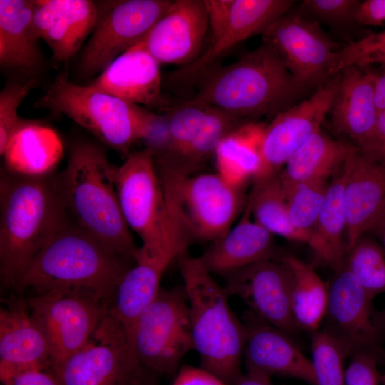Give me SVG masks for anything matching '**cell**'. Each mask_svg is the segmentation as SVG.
Instances as JSON below:
<instances>
[{
    "label": "cell",
    "mask_w": 385,
    "mask_h": 385,
    "mask_svg": "<svg viewBox=\"0 0 385 385\" xmlns=\"http://www.w3.org/2000/svg\"><path fill=\"white\" fill-rule=\"evenodd\" d=\"M70 220L56 174L31 176L1 170L0 274L18 292L29 265Z\"/></svg>",
    "instance_id": "6da1fadb"
},
{
    "label": "cell",
    "mask_w": 385,
    "mask_h": 385,
    "mask_svg": "<svg viewBox=\"0 0 385 385\" xmlns=\"http://www.w3.org/2000/svg\"><path fill=\"white\" fill-rule=\"evenodd\" d=\"M132 262L69 220L32 260L18 292L73 293L109 306Z\"/></svg>",
    "instance_id": "7a4b0ae2"
},
{
    "label": "cell",
    "mask_w": 385,
    "mask_h": 385,
    "mask_svg": "<svg viewBox=\"0 0 385 385\" xmlns=\"http://www.w3.org/2000/svg\"><path fill=\"white\" fill-rule=\"evenodd\" d=\"M115 169L99 146L79 142L73 145L56 181L70 220L114 253L135 262L139 247L121 212Z\"/></svg>",
    "instance_id": "3957f363"
},
{
    "label": "cell",
    "mask_w": 385,
    "mask_h": 385,
    "mask_svg": "<svg viewBox=\"0 0 385 385\" xmlns=\"http://www.w3.org/2000/svg\"><path fill=\"white\" fill-rule=\"evenodd\" d=\"M197 83L193 98L245 122L274 117L309 91L294 80L273 46L263 40L237 61L214 67Z\"/></svg>",
    "instance_id": "277c9868"
},
{
    "label": "cell",
    "mask_w": 385,
    "mask_h": 385,
    "mask_svg": "<svg viewBox=\"0 0 385 385\" xmlns=\"http://www.w3.org/2000/svg\"><path fill=\"white\" fill-rule=\"evenodd\" d=\"M177 260L200 367L226 384L235 385L242 375L247 327L231 309L224 287L216 282L199 257L186 251Z\"/></svg>",
    "instance_id": "5b68a950"
},
{
    "label": "cell",
    "mask_w": 385,
    "mask_h": 385,
    "mask_svg": "<svg viewBox=\"0 0 385 385\" xmlns=\"http://www.w3.org/2000/svg\"><path fill=\"white\" fill-rule=\"evenodd\" d=\"M66 115L98 139L122 154L148 135L158 114L139 105L59 75L34 105Z\"/></svg>",
    "instance_id": "8992f818"
},
{
    "label": "cell",
    "mask_w": 385,
    "mask_h": 385,
    "mask_svg": "<svg viewBox=\"0 0 385 385\" xmlns=\"http://www.w3.org/2000/svg\"><path fill=\"white\" fill-rule=\"evenodd\" d=\"M115 188L123 217L141 239L140 252L178 257L189 240L170 218L151 153H130L115 169Z\"/></svg>",
    "instance_id": "52a82bcc"
},
{
    "label": "cell",
    "mask_w": 385,
    "mask_h": 385,
    "mask_svg": "<svg viewBox=\"0 0 385 385\" xmlns=\"http://www.w3.org/2000/svg\"><path fill=\"white\" fill-rule=\"evenodd\" d=\"M156 170L168 214L190 242L212 243L232 227L244 204L242 190L217 173L186 175Z\"/></svg>",
    "instance_id": "ba28073f"
},
{
    "label": "cell",
    "mask_w": 385,
    "mask_h": 385,
    "mask_svg": "<svg viewBox=\"0 0 385 385\" xmlns=\"http://www.w3.org/2000/svg\"><path fill=\"white\" fill-rule=\"evenodd\" d=\"M133 348L140 366L173 376L194 349L189 306L183 286L160 288L136 324Z\"/></svg>",
    "instance_id": "9c48e42d"
},
{
    "label": "cell",
    "mask_w": 385,
    "mask_h": 385,
    "mask_svg": "<svg viewBox=\"0 0 385 385\" xmlns=\"http://www.w3.org/2000/svg\"><path fill=\"white\" fill-rule=\"evenodd\" d=\"M52 371L62 385H135L143 368L108 309L88 342Z\"/></svg>",
    "instance_id": "30bf717a"
},
{
    "label": "cell",
    "mask_w": 385,
    "mask_h": 385,
    "mask_svg": "<svg viewBox=\"0 0 385 385\" xmlns=\"http://www.w3.org/2000/svg\"><path fill=\"white\" fill-rule=\"evenodd\" d=\"M170 0H121L98 3V16L81 56V71H103L149 33L170 6Z\"/></svg>",
    "instance_id": "8fae6325"
},
{
    "label": "cell",
    "mask_w": 385,
    "mask_h": 385,
    "mask_svg": "<svg viewBox=\"0 0 385 385\" xmlns=\"http://www.w3.org/2000/svg\"><path fill=\"white\" fill-rule=\"evenodd\" d=\"M25 299L48 343L52 368L88 342L108 309L93 298L58 291Z\"/></svg>",
    "instance_id": "7c38bea8"
},
{
    "label": "cell",
    "mask_w": 385,
    "mask_h": 385,
    "mask_svg": "<svg viewBox=\"0 0 385 385\" xmlns=\"http://www.w3.org/2000/svg\"><path fill=\"white\" fill-rule=\"evenodd\" d=\"M339 82V73L319 85L308 98L277 113L265 126L260 168L253 180L280 172L296 150L321 129L332 108Z\"/></svg>",
    "instance_id": "4fadbf2b"
},
{
    "label": "cell",
    "mask_w": 385,
    "mask_h": 385,
    "mask_svg": "<svg viewBox=\"0 0 385 385\" xmlns=\"http://www.w3.org/2000/svg\"><path fill=\"white\" fill-rule=\"evenodd\" d=\"M273 46L294 80L310 89L329 78L338 48L317 23L299 14L287 12L262 34Z\"/></svg>",
    "instance_id": "5bb4252c"
},
{
    "label": "cell",
    "mask_w": 385,
    "mask_h": 385,
    "mask_svg": "<svg viewBox=\"0 0 385 385\" xmlns=\"http://www.w3.org/2000/svg\"><path fill=\"white\" fill-rule=\"evenodd\" d=\"M359 282L344 266L336 271L328 287L324 332L339 346L345 357L374 350L381 324Z\"/></svg>",
    "instance_id": "9a60e30c"
},
{
    "label": "cell",
    "mask_w": 385,
    "mask_h": 385,
    "mask_svg": "<svg viewBox=\"0 0 385 385\" xmlns=\"http://www.w3.org/2000/svg\"><path fill=\"white\" fill-rule=\"evenodd\" d=\"M294 4L292 0H231L220 24L210 29L207 48L194 62L172 73L170 82L174 86L197 83L222 55L247 38L262 34Z\"/></svg>",
    "instance_id": "2e32d148"
},
{
    "label": "cell",
    "mask_w": 385,
    "mask_h": 385,
    "mask_svg": "<svg viewBox=\"0 0 385 385\" xmlns=\"http://www.w3.org/2000/svg\"><path fill=\"white\" fill-rule=\"evenodd\" d=\"M224 289L241 299L250 314L288 334L299 329L291 304V276L279 260H265L227 276Z\"/></svg>",
    "instance_id": "e0dca14e"
},
{
    "label": "cell",
    "mask_w": 385,
    "mask_h": 385,
    "mask_svg": "<svg viewBox=\"0 0 385 385\" xmlns=\"http://www.w3.org/2000/svg\"><path fill=\"white\" fill-rule=\"evenodd\" d=\"M208 29L205 0H175L142 41L160 64L183 67L201 55Z\"/></svg>",
    "instance_id": "ac0fdd59"
},
{
    "label": "cell",
    "mask_w": 385,
    "mask_h": 385,
    "mask_svg": "<svg viewBox=\"0 0 385 385\" xmlns=\"http://www.w3.org/2000/svg\"><path fill=\"white\" fill-rule=\"evenodd\" d=\"M35 33L57 63L70 60L91 34L98 16V3L91 0L33 1Z\"/></svg>",
    "instance_id": "d6986e66"
},
{
    "label": "cell",
    "mask_w": 385,
    "mask_h": 385,
    "mask_svg": "<svg viewBox=\"0 0 385 385\" xmlns=\"http://www.w3.org/2000/svg\"><path fill=\"white\" fill-rule=\"evenodd\" d=\"M160 63L143 41L114 59L89 85L128 102L166 111Z\"/></svg>",
    "instance_id": "ffe728a7"
},
{
    "label": "cell",
    "mask_w": 385,
    "mask_h": 385,
    "mask_svg": "<svg viewBox=\"0 0 385 385\" xmlns=\"http://www.w3.org/2000/svg\"><path fill=\"white\" fill-rule=\"evenodd\" d=\"M243 352L247 372L279 375L317 385L312 361L286 332L248 314Z\"/></svg>",
    "instance_id": "44dd1931"
},
{
    "label": "cell",
    "mask_w": 385,
    "mask_h": 385,
    "mask_svg": "<svg viewBox=\"0 0 385 385\" xmlns=\"http://www.w3.org/2000/svg\"><path fill=\"white\" fill-rule=\"evenodd\" d=\"M344 189L347 252L385 205V165L351 146Z\"/></svg>",
    "instance_id": "7402d4cb"
},
{
    "label": "cell",
    "mask_w": 385,
    "mask_h": 385,
    "mask_svg": "<svg viewBox=\"0 0 385 385\" xmlns=\"http://www.w3.org/2000/svg\"><path fill=\"white\" fill-rule=\"evenodd\" d=\"M375 71L351 66L339 73L338 90L331 109L336 132L362 147L372 136L379 111L374 94Z\"/></svg>",
    "instance_id": "603a6c76"
},
{
    "label": "cell",
    "mask_w": 385,
    "mask_h": 385,
    "mask_svg": "<svg viewBox=\"0 0 385 385\" xmlns=\"http://www.w3.org/2000/svg\"><path fill=\"white\" fill-rule=\"evenodd\" d=\"M238 223L225 235L211 243L199 257L212 274L226 277L242 268L265 260H277L273 235L250 220V210L245 204Z\"/></svg>",
    "instance_id": "cb8c5ba5"
},
{
    "label": "cell",
    "mask_w": 385,
    "mask_h": 385,
    "mask_svg": "<svg viewBox=\"0 0 385 385\" xmlns=\"http://www.w3.org/2000/svg\"><path fill=\"white\" fill-rule=\"evenodd\" d=\"M4 303L0 308V363L52 370L48 343L26 299L11 297Z\"/></svg>",
    "instance_id": "d4e9b609"
},
{
    "label": "cell",
    "mask_w": 385,
    "mask_h": 385,
    "mask_svg": "<svg viewBox=\"0 0 385 385\" xmlns=\"http://www.w3.org/2000/svg\"><path fill=\"white\" fill-rule=\"evenodd\" d=\"M175 259L170 255H147L138 249L134 265L125 273L116 289L108 312L125 329L132 348L138 320L157 296L161 278Z\"/></svg>",
    "instance_id": "484cf974"
},
{
    "label": "cell",
    "mask_w": 385,
    "mask_h": 385,
    "mask_svg": "<svg viewBox=\"0 0 385 385\" xmlns=\"http://www.w3.org/2000/svg\"><path fill=\"white\" fill-rule=\"evenodd\" d=\"M347 174L346 160L329 183L324 201L307 242L317 261L332 267L335 271L345 266L347 255L344 205V189Z\"/></svg>",
    "instance_id": "4316f807"
},
{
    "label": "cell",
    "mask_w": 385,
    "mask_h": 385,
    "mask_svg": "<svg viewBox=\"0 0 385 385\" xmlns=\"http://www.w3.org/2000/svg\"><path fill=\"white\" fill-rule=\"evenodd\" d=\"M33 1L0 0V63L4 67L31 70L41 56L33 25Z\"/></svg>",
    "instance_id": "83f0119b"
},
{
    "label": "cell",
    "mask_w": 385,
    "mask_h": 385,
    "mask_svg": "<svg viewBox=\"0 0 385 385\" xmlns=\"http://www.w3.org/2000/svg\"><path fill=\"white\" fill-rule=\"evenodd\" d=\"M350 148L320 129L296 150L281 170L284 191L301 182L327 180L344 165Z\"/></svg>",
    "instance_id": "f1b7e54d"
},
{
    "label": "cell",
    "mask_w": 385,
    "mask_h": 385,
    "mask_svg": "<svg viewBox=\"0 0 385 385\" xmlns=\"http://www.w3.org/2000/svg\"><path fill=\"white\" fill-rule=\"evenodd\" d=\"M265 126L244 123L227 134L215 154L217 174L231 186L243 190L260 168V145Z\"/></svg>",
    "instance_id": "f546056e"
},
{
    "label": "cell",
    "mask_w": 385,
    "mask_h": 385,
    "mask_svg": "<svg viewBox=\"0 0 385 385\" xmlns=\"http://www.w3.org/2000/svg\"><path fill=\"white\" fill-rule=\"evenodd\" d=\"M278 260L290 272L291 304L297 326L312 332L318 330L326 314L328 287L312 266L294 255L284 254Z\"/></svg>",
    "instance_id": "4dcf8cb0"
},
{
    "label": "cell",
    "mask_w": 385,
    "mask_h": 385,
    "mask_svg": "<svg viewBox=\"0 0 385 385\" xmlns=\"http://www.w3.org/2000/svg\"><path fill=\"white\" fill-rule=\"evenodd\" d=\"M59 155L60 146L53 134L33 121L14 137L3 155L6 170L39 176L53 173Z\"/></svg>",
    "instance_id": "1f68e13d"
},
{
    "label": "cell",
    "mask_w": 385,
    "mask_h": 385,
    "mask_svg": "<svg viewBox=\"0 0 385 385\" xmlns=\"http://www.w3.org/2000/svg\"><path fill=\"white\" fill-rule=\"evenodd\" d=\"M280 172L253 180L246 205L254 221L272 235L307 243L310 235L297 230L289 221Z\"/></svg>",
    "instance_id": "d6a6232c"
},
{
    "label": "cell",
    "mask_w": 385,
    "mask_h": 385,
    "mask_svg": "<svg viewBox=\"0 0 385 385\" xmlns=\"http://www.w3.org/2000/svg\"><path fill=\"white\" fill-rule=\"evenodd\" d=\"M246 123L212 108L196 135L177 154L166 161L155 163L157 168L180 175H192L211 157L225 136Z\"/></svg>",
    "instance_id": "836d02e7"
},
{
    "label": "cell",
    "mask_w": 385,
    "mask_h": 385,
    "mask_svg": "<svg viewBox=\"0 0 385 385\" xmlns=\"http://www.w3.org/2000/svg\"><path fill=\"white\" fill-rule=\"evenodd\" d=\"M211 108L192 98L170 107L161 114L165 131V149L154 162L166 161L180 152L198 133Z\"/></svg>",
    "instance_id": "e575fe53"
},
{
    "label": "cell",
    "mask_w": 385,
    "mask_h": 385,
    "mask_svg": "<svg viewBox=\"0 0 385 385\" xmlns=\"http://www.w3.org/2000/svg\"><path fill=\"white\" fill-rule=\"evenodd\" d=\"M345 267L373 299L385 292V252L369 233H364L348 251Z\"/></svg>",
    "instance_id": "d590c367"
},
{
    "label": "cell",
    "mask_w": 385,
    "mask_h": 385,
    "mask_svg": "<svg viewBox=\"0 0 385 385\" xmlns=\"http://www.w3.org/2000/svg\"><path fill=\"white\" fill-rule=\"evenodd\" d=\"M329 183L326 180L301 182L284 191L289 219L294 228L311 235Z\"/></svg>",
    "instance_id": "8d00e7d4"
},
{
    "label": "cell",
    "mask_w": 385,
    "mask_h": 385,
    "mask_svg": "<svg viewBox=\"0 0 385 385\" xmlns=\"http://www.w3.org/2000/svg\"><path fill=\"white\" fill-rule=\"evenodd\" d=\"M376 65L385 67V30L369 34L338 48L328 78L336 76L348 67L366 68Z\"/></svg>",
    "instance_id": "74e56055"
},
{
    "label": "cell",
    "mask_w": 385,
    "mask_h": 385,
    "mask_svg": "<svg viewBox=\"0 0 385 385\" xmlns=\"http://www.w3.org/2000/svg\"><path fill=\"white\" fill-rule=\"evenodd\" d=\"M311 349L317 385H344L346 357L338 344L324 331L317 330L312 334Z\"/></svg>",
    "instance_id": "f35d334b"
},
{
    "label": "cell",
    "mask_w": 385,
    "mask_h": 385,
    "mask_svg": "<svg viewBox=\"0 0 385 385\" xmlns=\"http://www.w3.org/2000/svg\"><path fill=\"white\" fill-rule=\"evenodd\" d=\"M36 81L13 83L4 87L0 93V154L3 155L14 137L33 120H25L18 115V108Z\"/></svg>",
    "instance_id": "ab89813d"
},
{
    "label": "cell",
    "mask_w": 385,
    "mask_h": 385,
    "mask_svg": "<svg viewBox=\"0 0 385 385\" xmlns=\"http://www.w3.org/2000/svg\"><path fill=\"white\" fill-rule=\"evenodd\" d=\"M360 3L358 0H304L301 6L314 19L329 24H341L355 21Z\"/></svg>",
    "instance_id": "60d3db41"
},
{
    "label": "cell",
    "mask_w": 385,
    "mask_h": 385,
    "mask_svg": "<svg viewBox=\"0 0 385 385\" xmlns=\"http://www.w3.org/2000/svg\"><path fill=\"white\" fill-rule=\"evenodd\" d=\"M379 383L375 353L360 351L351 356L345 370L344 385H379Z\"/></svg>",
    "instance_id": "b9f144b4"
},
{
    "label": "cell",
    "mask_w": 385,
    "mask_h": 385,
    "mask_svg": "<svg viewBox=\"0 0 385 385\" xmlns=\"http://www.w3.org/2000/svg\"><path fill=\"white\" fill-rule=\"evenodd\" d=\"M4 385H62L51 369H16L1 379Z\"/></svg>",
    "instance_id": "7bdbcfd3"
},
{
    "label": "cell",
    "mask_w": 385,
    "mask_h": 385,
    "mask_svg": "<svg viewBox=\"0 0 385 385\" xmlns=\"http://www.w3.org/2000/svg\"><path fill=\"white\" fill-rule=\"evenodd\" d=\"M359 149L370 159L385 165V110L379 112L372 136Z\"/></svg>",
    "instance_id": "ee69618b"
},
{
    "label": "cell",
    "mask_w": 385,
    "mask_h": 385,
    "mask_svg": "<svg viewBox=\"0 0 385 385\" xmlns=\"http://www.w3.org/2000/svg\"><path fill=\"white\" fill-rule=\"evenodd\" d=\"M172 385H227L212 373L200 368L183 366Z\"/></svg>",
    "instance_id": "f6af8a7d"
},
{
    "label": "cell",
    "mask_w": 385,
    "mask_h": 385,
    "mask_svg": "<svg viewBox=\"0 0 385 385\" xmlns=\"http://www.w3.org/2000/svg\"><path fill=\"white\" fill-rule=\"evenodd\" d=\"M355 21L364 26L385 25V0H366L360 3Z\"/></svg>",
    "instance_id": "bcb514c9"
},
{
    "label": "cell",
    "mask_w": 385,
    "mask_h": 385,
    "mask_svg": "<svg viewBox=\"0 0 385 385\" xmlns=\"http://www.w3.org/2000/svg\"><path fill=\"white\" fill-rule=\"evenodd\" d=\"M374 94L379 112L385 110V67L375 71Z\"/></svg>",
    "instance_id": "7dc6e473"
},
{
    "label": "cell",
    "mask_w": 385,
    "mask_h": 385,
    "mask_svg": "<svg viewBox=\"0 0 385 385\" xmlns=\"http://www.w3.org/2000/svg\"><path fill=\"white\" fill-rule=\"evenodd\" d=\"M366 233L374 237L385 252V205Z\"/></svg>",
    "instance_id": "c3c4849f"
},
{
    "label": "cell",
    "mask_w": 385,
    "mask_h": 385,
    "mask_svg": "<svg viewBox=\"0 0 385 385\" xmlns=\"http://www.w3.org/2000/svg\"><path fill=\"white\" fill-rule=\"evenodd\" d=\"M270 378L265 374L247 372L240 376L235 385H273Z\"/></svg>",
    "instance_id": "681fc988"
},
{
    "label": "cell",
    "mask_w": 385,
    "mask_h": 385,
    "mask_svg": "<svg viewBox=\"0 0 385 385\" xmlns=\"http://www.w3.org/2000/svg\"><path fill=\"white\" fill-rule=\"evenodd\" d=\"M155 374L143 369L135 385H158Z\"/></svg>",
    "instance_id": "f907efd6"
},
{
    "label": "cell",
    "mask_w": 385,
    "mask_h": 385,
    "mask_svg": "<svg viewBox=\"0 0 385 385\" xmlns=\"http://www.w3.org/2000/svg\"><path fill=\"white\" fill-rule=\"evenodd\" d=\"M380 383L382 384V385H385V372L380 375Z\"/></svg>",
    "instance_id": "816d5d0a"
}]
</instances>
